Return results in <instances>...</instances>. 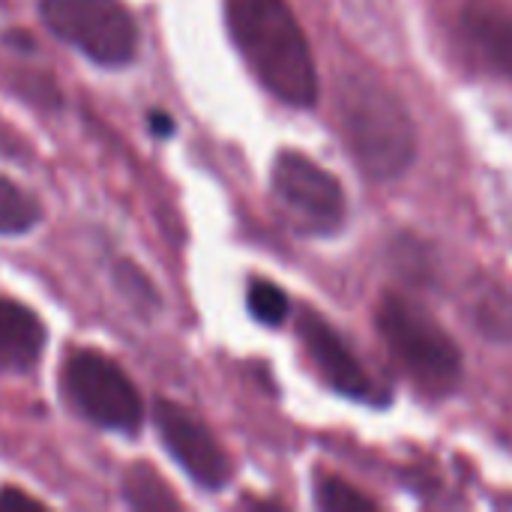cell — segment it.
<instances>
[{
  "instance_id": "obj_1",
  "label": "cell",
  "mask_w": 512,
  "mask_h": 512,
  "mask_svg": "<svg viewBox=\"0 0 512 512\" xmlns=\"http://www.w3.org/2000/svg\"><path fill=\"white\" fill-rule=\"evenodd\" d=\"M228 30L255 78L282 102L312 108L318 69L288 0H225Z\"/></svg>"
},
{
  "instance_id": "obj_2",
  "label": "cell",
  "mask_w": 512,
  "mask_h": 512,
  "mask_svg": "<svg viewBox=\"0 0 512 512\" xmlns=\"http://www.w3.org/2000/svg\"><path fill=\"white\" fill-rule=\"evenodd\" d=\"M339 117L357 165L375 180H396L417 153V132L402 99L375 78L348 75L339 81Z\"/></svg>"
},
{
  "instance_id": "obj_3",
  "label": "cell",
  "mask_w": 512,
  "mask_h": 512,
  "mask_svg": "<svg viewBox=\"0 0 512 512\" xmlns=\"http://www.w3.org/2000/svg\"><path fill=\"white\" fill-rule=\"evenodd\" d=\"M378 330L399 366L429 393H453L462 381V354L450 333L417 303L387 294L378 306Z\"/></svg>"
},
{
  "instance_id": "obj_4",
  "label": "cell",
  "mask_w": 512,
  "mask_h": 512,
  "mask_svg": "<svg viewBox=\"0 0 512 512\" xmlns=\"http://www.w3.org/2000/svg\"><path fill=\"white\" fill-rule=\"evenodd\" d=\"M45 24L99 66H123L138 51V27L120 0H42Z\"/></svg>"
},
{
  "instance_id": "obj_5",
  "label": "cell",
  "mask_w": 512,
  "mask_h": 512,
  "mask_svg": "<svg viewBox=\"0 0 512 512\" xmlns=\"http://www.w3.org/2000/svg\"><path fill=\"white\" fill-rule=\"evenodd\" d=\"M60 384L66 399L93 423L111 432L135 435L144 420L141 396L126 372L99 351H72L63 363Z\"/></svg>"
},
{
  "instance_id": "obj_6",
  "label": "cell",
  "mask_w": 512,
  "mask_h": 512,
  "mask_svg": "<svg viewBox=\"0 0 512 512\" xmlns=\"http://www.w3.org/2000/svg\"><path fill=\"white\" fill-rule=\"evenodd\" d=\"M273 192L294 228L330 234L345 222V192L339 180L306 153L282 150L273 162Z\"/></svg>"
},
{
  "instance_id": "obj_7",
  "label": "cell",
  "mask_w": 512,
  "mask_h": 512,
  "mask_svg": "<svg viewBox=\"0 0 512 512\" xmlns=\"http://www.w3.org/2000/svg\"><path fill=\"white\" fill-rule=\"evenodd\" d=\"M153 420L162 435L165 450L174 456V462L204 489H222L231 477V462L213 432L183 405L177 402H156Z\"/></svg>"
},
{
  "instance_id": "obj_8",
  "label": "cell",
  "mask_w": 512,
  "mask_h": 512,
  "mask_svg": "<svg viewBox=\"0 0 512 512\" xmlns=\"http://www.w3.org/2000/svg\"><path fill=\"white\" fill-rule=\"evenodd\" d=\"M300 339L309 351V357L315 360L318 372L324 375V381L351 399H363L372 402L378 387L372 384V378L366 375V369L360 366V360L351 354V348L342 342V336L318 315L306 312L300 318Z\"/></svg>"
},
{
  "instance_id": "obj_9",
  "label": "cell",
  "mask_w": 512,
  "mask_h": 512,
  "mask_svg": "<svg viewBox=\"0 0 512 512\" xmlns=\"http://www.w3.org/2000/svg\"><path fill=\"white\" fill-rule=\"evenodd\" d=\"M462 24L477 51L512 78V9L498 0H468Z\"/></svg>"
},
{
  "instance_id": "obj_10",
  "label": "cell",
  "mask_w": 512,
  "mask_h": 512,
  "mask_svg": "<svg viewBox=\"0 0 512 512\" xmlns=\"http://www.w3.org/2000/svg\"><path fill=\"white\" fill-rule=\"evenodd\" d=\"M45 345L42 321L21 303L0 297V372H24Z\"/></svg>"
},
{
  "instance_id": "obj_11",
  "label": "cell",
  "mask_w": 512,
  "mask_h": 512,
  "mask_svg": "<svg viewBox=\"0 0 512 512\" xmlns=\"http://www.w3.org/2000/svg\"><path fill=\"white\" fill-rule=\"evenodd\" d=\"M42 219V210L30 192L0 177V234H24Z\"/></svg>"
},
{
  "instance_id": "obj_12",
  "label": "cell",
  "mask_w": 512,
  "mask_h": 512,
  "mask_svg": "<svg viewBox=\"0 0 512 512\" xmlns=\"http://www.w3.org/2000/svg\"><path fill=\"white\" fill-rule=\"evenodd\" d=\"M315 501L318 507L327 512H351V510H378V504L363 495L360 489H354L351 483L321 474L318 477V489H315Z\"/></svg>"
},
{
  "instance_id": "obj_13",
  "label": "cell",
  "mask_w": 512,
  "mask_h": 512,
  "mask_svg": "<svg viewBox=\"0 0 512 512\" xmlns=\"http://www.w3.org/2000/svg\"><path fill=\"white\" fill-rule=\"evenodd\" d=\"M249 312L255 315V321H261L267 327H279L288 318L291 303L279 285H273L267 279H255L249 285Z\"/></svg>"
},
{
  "instance_id": "obj_14",
  "label": "cell",
  "mask_w": 512,
  "mask_h": 512,
  "mask_svg": "<svg viewBox=\"0 0 512 512\" xmlns=\"http://www.w3.org/2000/svg\"><path fill=\"white\" fill-rule=\"evenodd\" d=\"M126 495H129V501L135 504V507H165V504H171L174 507V501H171V495L165 492V486L156 480V474L150 471V468H144V465H138V468H132V474L126 477Z\"/></svg>"
},
{
  "instance_id": "obj_15",
  "label": "cell",
  "mask_w": 512,
  "mask_h": 512,
  "mask_svg": "<svg viewBox=\"0 0 512 512\" xmlns=\"http://www.w3.org/2000/svg\"><path fill=\"white\" fill-rule=\"evenodd\" d=\"M6 507H15V510H42V504H39L36 498L24 495V492H18V489L0 492V510H6Z\"/></svg>"
},
{
  "instance_id": "obj_16",
  "label": "cell",
  "mask_w": 512,
  "mask_h": 512,
  "mask_svg": "<svg viewBox=\"0 0 512 512\" xmlns=\"http://www.w3.org/2000/svg\"><path fill=\"white\" fill-rule=\"evenodd\" d=\"M150 123H153V132L156 135H171V117H165V114H150Z\"/></svg>"
}]
</instances>
